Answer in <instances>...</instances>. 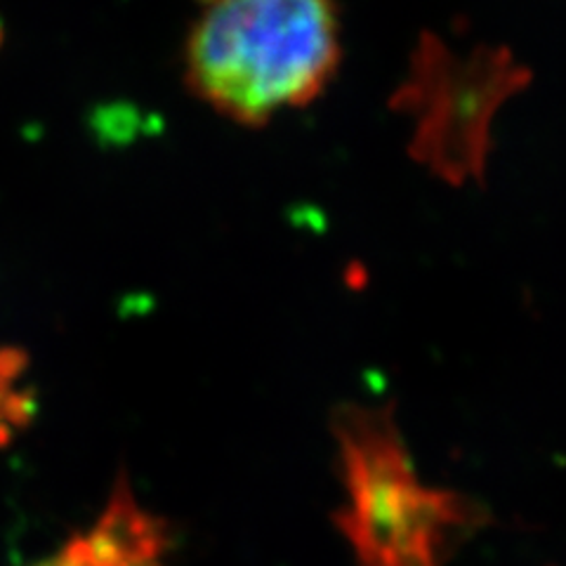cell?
Here are the masks:
<instances>
[{
  "label": "cell",
  "mask_w": 566,
  "mask_h": 566,
  "mask_svg": "<svg viewBox=\"0 0 566 566\" xmlns=\"http://www.w3.org/2000/svg\"><path fill=\"white\" fill-rule=\"evenodd\" d=\"M340 57L335 0H201L185 76L212 112L264 126L322 95Z\"/></svg>",
  "instance_id": "obj_1"
},
{
  "label": "cell",
  "mask_w": 566,
  "mask_h": 566,
  "mask_svg": "<svg viewBox=\"0 0 566 566\" xmlns=\"http://www.w3.org/2000/svg\"><path fill=\"white\" fill-rule=\"evenodd\" d=\"M335 437L349 493L340 528L361 566H444L453 543L486 520L463 495L420 484L389 411L345 406Z\"/></svg>",
  "instance_id": "obj_2"
},
{
  "label": "cell",
  "mask_w": 566,
  "mask_h": 566,
  "mask_svg": "<svg viewBox=\"0 0 566 566\" xmlns=\"http://www.w3.org/2000/svg\"><path fill=\"white\" fill-rule=\"evenodd\" d=\"M27 357L14 347H0V432L6 424H22L31 413V399L20 389Z\"/></svg>",
  "instance_id": "obj_4"
},
{
  "label": "cell",
  "mask_w": 566,
  "mask_h": 566,
  "mask_svg": "<svg viewBox=\"0 0 566 566\" xmlns=\"http://www.w3.org/2000/svg\"><path fill=\"white\" fill-rule=\"evenodd\" d=\"M0 41H3V29H0Z\"/></svg>",
  "instance_id": "obj_5"
},
{
  "label": "cell",
  "mask_w": 566,
  "mask_h": 566,
  "mask_svg": "<svg viewBox=\"0 0 566 566\" xmlns=\"http://www.w3.org/2000/svg\"><path fill=\"white\" fill-rule=\"evenodd\" d=\"M528 83V66L505 45L460 55L424 33L395 93V109L413 120L411 156L451 187H484L493 120Z\"/></svg>",
  "instance_id": "obj_3"
}]
</instances>
